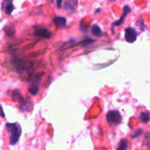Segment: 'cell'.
<instances>
[{"mask_svg": "<svg viewBox=\"0 0 150 150\" xmlns=\"http://www.w3.org/2000/svg\"><path fill=\"white\" fill-rule=\"evenodd\" d=\"M6 127L10 133V144L11 145H15L18 143L21 135V128L18 122L15 123H8Z\"/></svg>", "mask_w": 150, "mask_h": 150, "instance_id": "6da1fadb", "label": "cell"}, {"mask_svg": "<svg viewBox=\"0 0 150 150\" xmlns=\"http://www.w3.org/2000/svg\"><path fill=\"white\" fill-rule=\"evenodd\" d=\"M108 123L111 126H116L122 122V116L120 112L117 110H110L108 112L106 116Z\"/></svg>", "mask_w": 150, "mask_h": 150, "instance_id": "7a4b0ae2", "label": "cell"}, {"mask_svg": "<svg viewBox=\"0 0 150 150\" xmlns=\"http://www.w3.org/2000/svg\"><path fill=\"white\" fill-rule=\"evenodd\" d=\"M13 63L16 71L18 73H21L24 71L32 70V65L26 60H21L19 58H15L13 60Z\"/></svg>", "mask_w": 150, "mask_h": 150, "instance_id": "3957f363", "label": "cell"}, {"mask_svg": "<svg viewBox=\"0 0 150 150\" xmlns=\"http://www.w3.org/2000/svg\"><path fill=\"white\" fill-rule=\"evenodd\" d=\"M33 30H34L35 35L44 38H50L52 36L51 31L49 29L45 28V27H40V26H34Z\"/></svg>", "mask_w": 150, "mask_h": 150, "instance_id": "277c9868", "label": "cell"}, {"mask_svg": "<svg viewBox=\"0 0 150 150\" xmlns=\"http://www.w3.org/2000/svg\"><path fill=\"white\" fill-rule=\"evenodd\" d=\"M137 32L132 27H128L125 30V40L128 43L135 42L137 38Z\"/></svg>", "mask_w": 150, "mask_h": 150, "instance_id": "5b68a950", "label": "cell"}, {"mask_svg": "<svg viewBox=\"0 0 150 150\" xmlns=\"http://www.w3.org/2000/svg\"><path fill=\"white\" fill-rule=\"evenodd\" d=\"M18 108L21 111H32V110L33 109V105L30 98H26V99L23 98L22 100L19 102Z\"/></svg>", "mask_w": 150, "mask_h": 150, "instance_id": "8992f818", "label": "cell"}, {"mask_svg": "<svg viewBox=\"0 0 150 150\" xmlns=\"http://www.w3.org/2000/svg\"><path fill=\"white\" fill-rule=\"evenodd\" d=\"M130 12L131 8H129V6H127V5H125L123 8V15H122V16L121 17V18L119 21H115V22L112 24V26H120L122 25V24H123L124 23H125V18H126L127 16Z\"/></svg>", "mask_w": 150, "mask_h": 150, "instance_id": "52a82bcc", "label": "cell"}, {"mask_svg": "<svg viewBox=\"0 0 150 150\" xmlns=\"http://www.w3.org/2000/svg\"><path fill=\"white\" fill-rule=\"evenodd\" d=\"M54 23L58 29H63L66 27V19L63 16H56L54 18Z\"/></svg>", "mask_w": 150, "mask_h": 150, "instance_id": "ba28073f", "label": "cell"}, {"mask_svg": "<svg viewBox=\"0 0 150 150\" xmlns=\"http://www.w3.org/2000/svg\"><path fill=\"white\" fill-rule=\"evenodd\" d=\"M74 5H76V4L74 3L71 0H66L64 5L65 10H66L69 14H72L74 12Z\"/></svg>", "mask_w": 150, "mask_h": 150, "instance_id": "9c48e42d", "label": "cell"}, {"mask_svg": "<svg viewBox=\"0 0 150 150\" xmlns=\"http://www.w3.org/2000/svg\"><path fill=\"white\" fill-rule=\"evenodd\" d=\"M40 82V79L37 78L35 80L36 83H33L32 86H30L29 88V91L32 93L33 95H36L38 94V91H39V87H38V83Z\"/></svg>", "mask_w": 150, "mask_h": 150, "instance_id": "30bf717a", "label": "cell"}, {"mask_svg": "<svg viewBox=\"0 0 150 150\" xmlns=\"http://www.w3.org/2000/svg\"><path fill=\"white\" fill-rule=\"evenodd\" d=\"M11 96H12L13 100L14 101H18V102H20V101L22 100L23 96H21V93L18 90H13L11 91Z\"/></svg>", "mask_w": 150, "mask_h": 150, "instance_id": "8fae6325", "label": "cell"}, {"mask_svg": "<svg viewBox=\"0 0 150 150\" xmlns=\"http://www.w3.org/2000/svg\"><path fill=\"white\" fill-rule=\"evenodd\" d=\"M139 119L142 123H148L150 121V113L147 112H141L139 116Z\"/></svg>", "mask_w": 150, "mask_h": 150, "instance_id": "7c38bea8", "label": "cell"}, {"mask_svg": "<svg viewBox=\"0 0 150 150\" xmlns=\"http://www.w3.org/2000/svg\"><path fill=\"white\" fill-rule=\"evenodd\" d=\"M91 33H93V35H95L96 37H101L103 35L102 30H101L100 27L98 25H93L91 28Z\"/></svg>", "mask_w": 150, "mask_h": 150, "instance_id": "4fadbf2b", "label": "cell"}, {"mask_svg": "<svg viewBox=\"0 0 150 150\" xmlns=\"http://www.w3.org/2000/svg\"><path fill=\"white\" fill-rule=\"evenodd\" d=\"M128 146V141L127 139L121 140L119 145L118 146L117 150H126Z\"/></svg>", "mask_w": 150, "mask_h": 150, "instance_id": "5bb4252c", "label": "cell"}, {"mask_svg": "<svg viewBox=\"0 0 150 150\" xmlns=\"http://www.w3.org/2000/svg\"><path fill=\"white\" fill-rule=\"evenodd\" d=\"M13 10L14 6L13 5L12 2H9V3L6 5V7H5V13H6V14H8V15H11Z\"/></svg>", "mask_w": 150, "mask_h": 150, "instance_id": "9a60e30c", "label": "cell"}, {"mask_svg": "<svg viewBox=\"0 0 150 150\" xmlns=\"http://www.w3.org/2000/svg\"><path fill=\"white\" fill-rule=\"evenodd\" d=\"M144 145L149 146L150 148V132L146 133L145 138H144Z\"/></svg>", "mask_w": 150, "mask_h": 150, "instance_id": "2e32d148", "label": "cell"}, {"mask_svg": "<svg viewBox=\"0 0 150 150\" xmlns=\"http://www.w3.org/2000/svg\"><path fill=\"white\" fill-rule=\"evenodd\" d=\"M5 33H6L7 35L8 36L13 35L14 34V33H15V30H14V29L13 28V27H6V28L5 29Z\"/></svg>", "mask_w": 150, "mask_h": 150, "instance_id": "e0dca14e", "label": "cell"}, {"mask_svg": "<svg viewBox=\"0 0 150 150\" xmlns=\"http://www.w3.org/2000/svg\"><path fill=\"white\" fill-rule=\"evenodd\" d=\"M143 133V130L141 129H138L137 130L135 131V132L133 133V135H132V138H136L138 137H139L140 135H141V134Z\"/></svg>", "mask_w": 150, "mask_h": 150, "instance_id": "ac0fdd59", "label": "cell"}, {"mask_svg": "<svg viewBox=\"0 0 150 150\" xmlns=\"http://www.w3.org/2000/svg\"><path fill=\"white\" fill-rule=\"evenodd\" d=\"M91 43H92V40L91 39H88V40H85V41H82L81 44H84V46H87L88 44H90Z\"/></svg>", "mask_w": 150, "mask_h": 150, "instance_id": "d6986e66", "label": "cell"}, {"mask_svg": "<svg viewBox=\"0 0 150 150\" xmlns=\"http://www.w3.org/2000/svg\"><path fill=\"white\" fill-rule=\"evenodd\" d=\"M0 116H2V118H5V112L3 111V108H2V105H0Z\"/></svg>", "mask_w": 150, "mask_h": 150, "instance_id": "ffe728a7", "label": "cell"}, {"mask_svg": "<svg viewBox=\"0 0 150 150\" xmlns=\"http://www.w3.org/2000/svg\"><path fill=\"white\" fill-rule=\"evenodd\" d=\"M56 2H57V8H61L62 3H63V0H56Z\"/></svg>", "mask_w": 150, "mask_h": 150, "instance_id": "44dd1931", "label": "cell"}, {"mask_svg": "<svg viewBox=\"0 0 150 150\" xmlns=\"http://www.w3.org/2000/svg\"><path fill=\"white\" fill-rule=\"evenodd\" d=\"M100 11H101V10L100 9H97V10H96V12H95V13H97L98 12H100Z\"/></svg>", "mask_w": 150, "mask_h": 150, "instance_id": "7402d4cb", "label": "cell"}, {"mask_svg": "<svg viewBox=\"0 0 150 150\" xmlns=\"http://www.w3.org/2000/svg\"><path fill=\"white\" fill-rule=\"evenodd\" d=\"M4 1H5V2H11V1H12V0H4Z\"/></svg>", "mask_w": 150, "mask_h": 150, "instance_id": "603a6c76", "label": "cell"}, {"mask_svg": "<svg viewBox=\"0 0 150 150\" xmlns=\"http://www.w3.org/2000/svg\"><path fill=\"white\" fill-rule=\"evenodd\" d=\"M109 1H116V0H109Z\"/></svg>", "mask_w": 150, "mask_h": 150, "instance_id": "cb8c5ba5", "label": "cell"}]
</instances>
